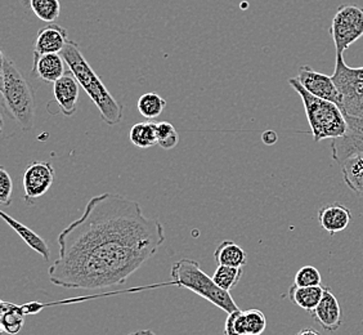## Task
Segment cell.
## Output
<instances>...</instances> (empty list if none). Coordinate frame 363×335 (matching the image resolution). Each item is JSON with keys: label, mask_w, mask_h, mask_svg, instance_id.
I'll return each mask as SVG.
<instances>
[{"label": "cell", "mask_w": 363, "mask_h": 335, "mask_svg": "<svg viewBox=\"0 0 363 335\" xmlns=\"http://www.w3.org/2000/svg\"><path fill=\"white\" fill-rule=\"evenodd\" d=\"M242 275H244L242 268L228 267V265H218L216 273L213 275V280L216 281L218 287L230 293L232 289L238 287Z\"/></svg>", "instance_id": "obj_24"}, {"label": "cell", "mask_w": 363, "mask_h": 335, "mask_svg": "<svg viewBox=\"0 0 363 335\" xmlns=\"http://www.w3.org/2000/svg\"><path fill=\"white\" fill-rule=\"evenodd\" d=\"M12 192L13 182L11 175H8L6 168H0V204L9 207L12 204Z\"/></svg>", "instance_id": "obj_29"}, {"label": "cell", "mask_w": 363, "mask_h": 335, "mask_svg": "<svg viewBox=\"0 0 363 335\" xmlns=\"http://www.w3.org/2000/svg\"><path fill=\"white\" fill-rule=\"evenodd\" d=\"M157 145L164 150H172L179 143V134L168 121L157 123Z\"/></svg>", "instance_id": "obj_26"}, {"label": "cell", "mask_w": 363, "mask_h": 335, "mask_svg": "<svg viewBox=\"0 0 363 335\" xmlns=\"http://www.w3.org/2000/svg\"><path fill=\"white\" fill-rule=\"evenodd\" d=\"M352 221L350 210L340 204H330L318 210V224L330 235L342 232Z\"/></svg>", "instance_id": "obj_15"}, {"label": "cell", "mask_w": 363, "mask_h": 335, "mask_svg": "<svg viewBox=\"0 0 363 335\" xmlns=\"http://www.w3.org/2000/svg\"><path fill=\"white\" fill-rule=\"evenodd\" d=\"M339 165L347 186L357 195L363 196V153L352 155Z\"/></svg>", "instance_id": "obj_17"}, {"label": "cell", "mask_w": 363, "mask_h": 335, "mask_svg": "<svg viewBox=\"0 0 363 335\" xmlns=\"http://www.w3.org/2000/svg\"><path fill=\"white\" fill-rule=\"evenodd\" d=\"M25 311L9 302H1V319H0V328L1 333L8 335H17L21 333L23 324H25Z\"/></svg>", "instance_id": "obj_20"}, {"label": "cell", "mask_w": 363, "mask_h": 335, "mask_svg": "<svg viewBox=\"0 0 363 335\" xmlns=\"http://www.w3.org/2000/svg\"><path fill=\"white\" fill-rule=\"evenodd\" d=\"M289 84L301 98L315 142L328 138L336 140L345 136V133L348 132V123L345 119V112L339 106L312 96L296 77L289 79Z\"/></svg>", "instance_id": "obj_4"}, {"label": "cell", "mask_w": 363, "mask_h": 335, "mask_svg": "<svg viewBox=\"0 0 363 335\" xmlns=\"http://www.w3.org/2000/svg\"><path fill=\"white\" fill-rule=\"evenodd\" d=\"M330 34L335 44L336 53L344 55L353 43L363 36V8L356 4H342L337 8Z\"/></svg>", "instance_id": "obj_7"}, {"label": "cell", "mask_w": 363, "mask_h": 335, "mask_svg": "<svg viewBox=\"0 0 363 335\" xmlns=\"http://www.w3.org/2000/svg\"><path fill=\"white\" fill-rule=\"evenodd\" d=\"M157 124L148 120L132 126L129 138L134 146L146 150L157 145Z\"/></svg>", "instance_id": "obj_21"}, {"label": "cell", "mask_w": 363, "mask_h": 335, "mask_svg": "<svg viewBox=\"0 0 363 335\" xmlns=\"http://www.w3.org/2000/svg\"><path fill=\"white\" fill-rule=\"evenodd\" d=\"M128 335H156L155 334L154 331L152 330H148V329H146V330H138V331H134V333H130V334Z\"/></svg>", "instance_id": "obj_32"}, {"label": "cell", "mask_w": 363, "mask_h": 335, "mask_svg": "<svg viewBox=\"0 0 363 335\" xmlns=\"http://www.w3.org/2000/svg\"><path fill=\"white\" fill-rule=\"evenodd\" d=\"M296 79L312 96L330 101L342 110V93L339 91L333 77L317 72L306 65L299 69Z\"/></svg>", "instance_id": "obj_9"}, {"label": "cell", "mask_w": 363, "mask_h": 335, "mask_svg": "<svg viewBox=\"0 0 363 335\" xmlns=\"http://www.w3.org/2000/svg\"><path fill=\"white\" fill-rule=\"evenodd\" d=\"M277 140H279V136L272 129H268V131L262 134V141H263V143L267 145V146H272V145L277 142Z\"/></svg>", "instance_id": "obj_30"}, {"label": "cell", "mask_w": 363, "mask_h": 335, "mask_svg": "<svg viewBox=\"0 0 363 335\" xmlns=\"http://www.w3.org/2000/svg\"><path fill=\"white\" fill-rule=\"evenodd\" d=\"M28 6L39 20L55 23L61 14L60 0H28Z\"/></svg>", "instance_id": "obj_23"}, {"label": "cell", "mask_w": 363, "mask_h": 335, "mask_svg": "<svg viewBox=\"0 0 363 335\" xmlns=\"http://www.w3.org/2000/svg\"><path fill=\"white\" fill-rule=\"evenodd\" d=\"M214 259L219 265L242 268L247 263V254L238 243L224 240L214 251Z\"/></svg>", "instance_id": "obj_19"}, {"label": "cell", "mask_w": 363, "mask_h": 335, "mask_svg": "<svg viewBox=\"0 0 363 335\" xmlns=\"http://www.w3.org/2000/svg\"><path fill=\"white\" fill-rule=\"evenodd\" d=\"M138 111L147 120L156 119L167 107V101L157 93H145L138 99Z\"/></svg>", "instance_id": "obj_22"}, {"label": "cell", "mask_w": 363, "mask_h": 335, "mask_svg": "<svg viewBox=\"0 0 363 335\" xmlns=\"http://www.w3.org/2000/svg\"><path fill=\"white\" fill-rule=\"evenodd\" d=\"M55 102L58 111L70 118L77 112V102L80 96V84L71 71H67L58 82L53 84Z\"/></svg>", "instance_id": "obj_12"}, {"label": "cell", "mask_w": 363, "mask_h": 335, "mask_svg": "<svg viewBox=\"0 0 363 335\" xmlns=\"http://www.w3.org/2000/svg\"><path fill=\"white\" fill-rule=\"evenodd\" d=\"M170 275L173 285L189 289L216 307L220 308L225 314H232L240 309L230 294L218 287L213 278L203 273L200 265L194 259L178 260L172 267Z\"/></svg>", "instance_id": "obj_5"}, {"label": "cell", "mask_w": 363, "mask_h": 335, "mask_svg": "<svg viewBox=\"0 0 363 335\" xmlns=\"http://www.w3.org/2000/svg\"><path fill=\"white\" fill-rule=\"evenodd\" d=\"M67 66L61 55L34 56L31 75L45 83L55 84L66 74Z\"/></svg>", "instance_id": "obj_14"}, {"label": "cell", "mask_w": 363, "mask_h": 335, "mask_svg": "<svg viewBox=\"0 0 363 335\" xmlns=\"http://www.w3.org/2000/svg\"><path fill=\"white\" fill-rule=\"evenodd\" d=\"M223 335H247L245 329L244 311L238 309L228 314L224 325Z\"/></svg>", "instance_id": "obj_28"}, {"label": "cell", "mask_w": 363, "mask_h": 335, "mask_svg": "<svg viewBox=\"0 0 363 335\" xmlns=\"http://www.w3.org/2000/svg\"><path fill=\"white\" fill-rule=\"evenodd\" d=\"M0 92L3 111L21 126L31 131L35 126V93L28 79L17 69L13 61L8 60L1 52Z\"/></svg>", "instance_id": "obj_3"}, {"label": "cell", "mask_w": 363, "mask_h": 335, "mask_svg": "<svg viewBox=\"0 0 363 335\" xmlns=\"http://www.w3.org/2000/svg\"><path fill=\"white\" fill-rule=\"evenodd\" d=\"M244 322L247 335H262L267 329L266 314L257 308L244 311Z\"/></svg>", "instance_id": "obj_25"}, {"label": "cell", "mask_w": 363, "mask_h": 335, "mask_svg": "<svg viewBox=\"0 0 363 335\" xmlns=\"http://www.w3.org/2000/svg\"><path fill=\"white\" fill-rule=\"evenodd\" d=\"M295 285L301 287H322L321 273L313 265H304L295 275Z\"/></svg>", "instance_id": "obj_27"}, {"label": "cell", "mask_w": 363, "mask_h": 335, "mask_svg": "<svg viewBox=\"0 0 363 335\" xmlns=\"http://www.w3.org/2000/svg\"><path fill=\"white\" fill-rule=\"evenodd\" d=\"M55 175L56 172L50 161H33L28 164L22 178L28 205H33L48 192L55 182Z\"/></svg>", "instance_id": "obj_8"}, {"label": "cell", "mask_w": 363, "mask_h": 335, "mask_svg": "<svg viewBox=\"0 0 363 335\" xmlns=\"http://www.w3.org/2000/svg\"><path fill=\"white\" fill-rule=\"evenodd\" d=\"M333 79L342 93V111L363 118V67H350L344 61V55L336 53Z\"/></svg>", "instance_id": "obj_6"}, {"label": "cell", "mask_w": 363, "mask_h": 335, "mask_svg": "<svg viewBox=\"0 0 363 335\" xmlns=\"http://www.w3.org/2000/svg\"><path fill=\"white\" fill-rule=\"evenodd\" d=\"M61 56L67 65L69 71L77 77L80 87L84 89L85 93L91 98V102L99 110L101 118L106 124L111 126H118L123 119L124 106L118 102L106 88L97 72L93 70L89 62L85 60L77 43L72 40L67 43Z\"/></svg>", "instance_id": "obj_2"}, {"label": "cell", "mask_w": 363, "mask_h": 335, "mask_svg": "<svg viewBox=\"0 0 363 335\" xmlns=\"http://www.w3.org/2000/svg\"><path fill=\"white\" fill-rule=\"evenodd\" d=\"M69 42L70 39L66 28L57 23H49L36 34L34 56L61 55Z\"/></svg>", "instance_id": "obj_11"}, {"label": "cell", "mask_w": 363, "mask_h": 335, "mask_svg": "<svg viewBox=\"0 0 363 335\" xmlns=\"http://www.w3.org/2000/svg\"><path fill=\"white\" fill-rule=\"evenodd\" d=\"M164 243L162 224L145 216L140 204L105 192L91 197L83 216L60 234V257L49 267V280L66 289L120 285Z\"/></svg>", "instance_id": "obj_1"}, {"label": "cell", "mask_w": 363, "mask_h": 335, "mask_svg": "<svg viewBox=\"0 0 363 335\" xmlns=\"http://www.w3.org/2000/svg\"><path fill=\"white\" fill-rule=\"evenodd\" d=\"M296 335H321L317 330H315V329L312 328H306L303 329V330H301L299 333Z\"/></svg>", "instance_id": "obj_31"}, {"label": "cell", "mask_w": 363, "mask_h": 335, "mask_svg": "<svg viewBox=\"0 0 363 335\" xmlns=\"http://www.w3.org/2000/svg\"><path fill=\"white\" fill-rule=\"evenodd\" d=\"M326 287H301L294 284L289 289V298L298 307L304 309L308 314H313L315 308L320 304L322 297L325 294Z\"/></svg>", "instance_id": "obj_18"}, {"label": "cell", "mask_w": 363, "mask_h": 335, "mask_svg": "<svg viewBox=\"0 0 363 335\" xmlns=\"http://www.w3.org/2000/svg\"><path fill=\"white\" fill-rule=\"evenodd\" d=\"M342 307L339 304V300H336L335 295L330 290V287H326L320 304L312 314L313 319L320 324V326L323 330L336 331L342 326Z\"/></svg>", "instance_id": "obj_13"}, {"label": "cell", "mask_w": 363, "mask_h": 335, "mask_svg": "<svg viewBox=\"0 0 363 335\" xmlns=\"http://www.w3.org/2000/svg\"><path fill=\"white\" fill-rule=\"evenodd\" d=\"M0 216L6 221V224L13 229L14 232L20 236V238L26 243L28 248H31L33 251H36L38 254L42 256V258L45 262H49L50 258V249H49L48 244L45 243L44 238H40L36 232L28 229V226L22 224L21 222H18L17 219H14L13 216H8L6 212H0Z\"/></svg>", "instance_id": "obj_16"}, {"label": "cell", "mask_w": 363, "mask_h": 335, "mask_svg": "<svg viewBox=\"0 0 363 335\" xmlns=\"http://www.w3.org/2000/svg\"><path fill=\"white\" fill-rule=\"evenodd\" d=\"M348 132L340 138L331 141V156L340 164L352 155L363 153V118L345 114Z\"/></svg>", "instance_id": "obj_10"}]
</instances>
